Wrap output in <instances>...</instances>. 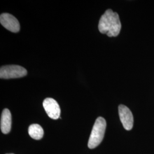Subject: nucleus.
<instances>
[{
  "label": "nucleus",
  "instance_id": "1",
  "mask_svg": "<svg viewBox=\"0 0 154 154\" xmlns=\"http://www.w3.org/2000/svg\"><path fill=\"white\" fill-rule=\"evenodd\" d=\"M121 23L117 13L108 9L101 16L98 24L99 32L107 36L116 37L120 33Z\"/></svg>",
  "mask_w": 154,
  "mask_h": 154
},
{
  "label": "nucleus",
  "instance_id": "2",
  "mask_svg": "<svg viewBox=\"0 0 154 154\" xmlns=\"http://www.w3.org/2000/svg\"><path fill=\"white\" fill-rule=\"evenodd\" d=\"M106 122L102 117H98L94 125L88 142L89 149H93L99 146L104 138Z\"/></svg>",
  "mask_w": 154,
  "mask_h": 154
},
{
  "label": "nucleus",
  "instance_id": "3",
  "mask_svg": "<svg viewBox=\"0 0 154 154\" xmlns=\"http://www.w3.org/2000/svg\"><path fill=\"white\" fill-rule=\"evenodd\" d=\"M27 70L23 67L18 65H6L0 69V78L1 79H11L25 77Z\"/></svg>",
  "mask_w": 154,
  "mask_h": 154
},
{
  "label": "nucleus",
  "instance_id": "4",
  "mask_svg": "<svg viewBox=\"0 0 154 154\" xmlns=\"http://www.w3.org/2000/svg\"><path fill=\"white\" fill-rule=\"evenodd\" d=\"M43 106L46 114L50 118L57 119L60 118V107L55 100L51 98H46L43 102Z\"/></svg>",
  "mask_w": 154,
  "mask_h": 154
},
{
  "label": "nucleus",
  "instance_id": "5",
  "mask_svg": "<svg viewBox=\"0 0 154 154\" xmlns=\"http://www.w3.org/2000/svg\"><path fill=\"white\" fill-rule=\"evenodd\" d=\"M0 22L4 28L11 32L17 33L20 31V23L16 18L11 14L6 13L1 14Z\"/></svg>",
  "mask_w": 154,
  "mask_h": 154
},
{
  "label": "nucleus",
  "instance_id": "6",
  "mask_svg": "<svg viewBox=\"0 0 154 154\" xmlns=\"http://www.w3.org/2000/svg\"><path fill=\"white\" fill-rule=\"evenodd\" d=\"M119 115L122 123L125 129L127 131L131 130L134 124V118L130 110L125 105H119L118 107Z\"/></svg>",
  "mask_w": 154,
  "mask_h": 154
},
{
  "label": "nucleus",
  "instance_id": "7",
  "mask_svg": "<svg viewBox=\"0 0 154 154\" xmlns=\"http://www.w3.org/2000/svg\"><path fill=\"white\" fill-rule=\"evenodd\" d=\"M11 116L8 109L3 110L1 118V130L2 133L6 134L11 131Z\"/></svg>",
  "mask_w": 154,
  "mask_h": 154
},
{
  "label": "nucleus",
  "instance_id": "8",
  "mask_svg": "<svg viewBox=\"0 0 154 154\" xmlns=\"http://www.w3.org/2000/svg\"><path fill=\"white\" fill-rule=\"evenodd\" d=\"M28 132L29 135L35 140L42 139L44 134L43 128L38 124H33L30 125L29 127Z\"/></svg>",
  "mask_w": 154,
  "mask_h": 154
},
{
  "label": "nucleus",
  "instance_id": "9",
  "mask_svg": "<svg viewBox=\"0 0 154 154\" xmlns=\"http://www.w3.org/2000/svg\"></svg>",
  "mask_w": 154,
  "mask_h": 154
}]
</instances>
